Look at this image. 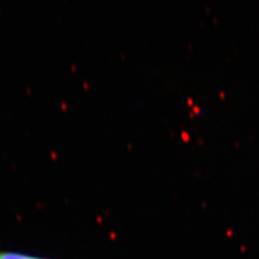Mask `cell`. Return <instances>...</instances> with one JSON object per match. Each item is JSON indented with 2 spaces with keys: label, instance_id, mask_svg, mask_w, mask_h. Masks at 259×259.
Segmentation results:
<instances>
[{
  "label": "cell",
  "instance_id": "obj_1",
  "mask_svg": "<svg viewBox=\"0 0 259 259\" xmlns=\"http://www.w3.org/2000/svg\"><path fill=\"white\" fill-rule=\"evenodd\" d=\"M0 259H41V258H36L28 255H22V254H16V253L0 252Z\"/></svg>",
  "mask_w": 259,
  "mask_h": 259
}]
</instances>
